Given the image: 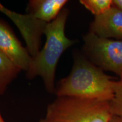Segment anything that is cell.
<instances>
[{"label": "cell", "instance_id": "obj_1", "mask_svg": "<svg viewBox=\"0 0 122 122\" xmlns=\"http://www.w3.org/2000/svg\"><path fill=\"white\" fill-rule=\"evenodd\" d=\"M73 58L71 72L59 81L54 94L57 97L68 96L110 101L114 97L116 80L81 53L74 52Z\"/></svg>", "mask_w": 122, "mask_h": 122}, {"label": "cell", "instance_id": "obj_2", "mask_svg": "<svg viewBox=\"0 0 122 122\" xmlns=\"http://www.w3.org/2000/svg\"><path fill=\"white\" fill-rule=\"evenodd\" d=\"M69 10L63 8L57 18L46 25L44 34L46 42L37 56L32 58L26 76L32 79L40 76L45 89L50 93H54L55 74L58 62L62 54L76 41L70 39L65 35V26L69 15Z\"/></svg>", "mask_w": 122, "mask_h": 122}, {"label": "cell", "instance_id": "obj_3", "mask_svg": "<svg viewBox=\"0 0 122 122\" xmlns=\"http://www.w3.org/2000/svg\"><path fill=\"white\" fill-rule=\"evenodd\" d=\"M112 116L110 101L59 96L40 122H109Z\"/></svg>", "mask_w": 122, "mask_h": 122}, {"label": "cell", "instance_id": "obj_4", "mask_svg": "<svg viewBox=\"0 0 122 122\" xmlns=\"http://www.w3.org/2000/svg\"><path fill=\"white\" fill-rule=\"evenodd\" d=\"M84 55L102 70L122 80V41L101 38L88 32L83 37Z\"/></svg>", "mask_w": 122, "mask_h": 122}, {"label": "cell", "instance_id": "obj_5", "mask_svg": "<svg viewBox=\"0 0 122 122\" xmlns=\"http://www.w3.org/2000/svg\"><path fill=\"white\" fill-rule=\"evenodd\" d=\"M0 12L9 18L17 27L30 56L32 58L36 57L40 51L41 36L47 23L28 14H22L12 11L1 3Z\"/></svg>", "mask_w": 122, "mask_h": 122}, {"label": "cell", "instance_id": "obj_6", "mask_svg": "<svg viewBox=\"0 0 122 122\" xmlns=\"http://www.w3.org/2000/svg\"><path fill=\"white\" fill-rule=\"evenodd\" d=\"M0 51L21 70L27 71L32 60L8 24L0 19Z\"/></svg>", "mask_w": 122, "mask_h": 122}, {"label": "cell", "instance_id": "obj_7", "mask_svg": "<svg viewBox=\"0 0 122 122\" xmlns=\"http://www.w3.org/2000/svg\"><path fill=\"white\" fill-rule=\"evenodd\" d=\"M89 32L101 38L122 41V10L113 5L105 13L94 16Z\"/></svg>", "mask_w": 122, "mask_h": 122}, {"label": "cell", "instance_id": "obj_8", "mask_svg": "<svg viewBox=\"0 0 122 122\" xmlns=\"http://www.w3.org/2000/svg\"><path fill=\"white\" fill-rule=\"evenodd\" d=\"M68 2L67 0H30L27 5V14L48 23L57 17Z\"/></svg>", "mask_w": 122, "mask_h": 122}, {"label": "cell", "instance_id": "obj_9", "mask_svg": "<svg viewBox=\"0 0 122 122\" xmlns=\"http://www.w3.org/2000/svg\"><path fill=\"white\" fill-rule=\"evenodd\" d=\"M22 71L0 51V95L6 91L10 84Z\"/></svg>", "mask_w": 122, "mask_h": 122}, {"label": "cell", "instance_id": "obj_10", "mask_svg": "<svg viewBox=\"0 0 122 122\" xmlns=\"http://www.w3.org/2000/svg\"><path fill=\"white\" fill-rule=\"evenodd\" d=\"M80 3L94 16L105 13L113 6V0H80Z\"/></svg>", "mask_w": 122, "mask_h": 122}, {"label": "cell", "instance_id": "obj_11", "mask_svg": "<svg viewBox=\"0 0 122 122\" xmlns=\"http://www.w3.org/2000/svg\"><path fill=\"white\" fill-rule=\"evenodd\" d=\"M114 97L110 101L112 115L122 117V80H116L114 84Z\"/></svg>", "mask_w": 122, "mask_h": 122}, {"label": "cell", "instance_id": "obj_12", "mask_svg": "<svg viewBox=\"0 0 122 122\" xmlns=\"http://www.w3.org/2000/svg\"><path fill=\"white\" fill-rule=\"evenodd\" d=\"M109 122H122V117L117 115H112Z\"/></svg>", "mask_w": 122, "mask_h": 122}, {"label": "cell", "instance_id": "obj_13", "mask_svg": "<svg viewBox=\"0 0 122 122\" xmlns=\"http://www.w3.org/2000/svg\"><path fill=\"white\" fill-rule=\"evenodd\" d=\"M113 5L122 10V0H113Z\"/></svg>", "mask_w": 122, "mask_h": 122}, {"label": "cell", "instance_id": "obj_14", "mask_svg": "<svg viewBox=\"0 0 122 122\" xmlns=\"http://www.w3.org/2000/svg\"><path fill=\"white\" fill-rule=\"evenodd\" d=\"M0 122H5L4 119H3L2 115H1V112H0Z\"/></svg>", "mask_w": 122, "mask_h": 122}]
</instances>
